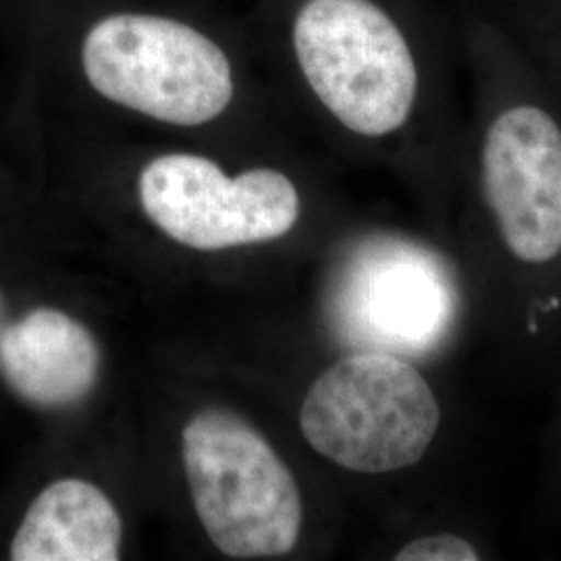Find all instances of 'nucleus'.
Segmentation results:
<instances>
[{"label": "nucleus", "mask_w": 561, "mask_h": 561, "mask_svg": "<svg viewBox=\"0 0 561 561\" xmlns=\"http://www.w3.org/2000/svg\"><path fill=\"white\" fill-rule=\"evenodd\" d=\"M144 215L171 240L194 250H227L279 240L300 221L301 192L279 167L231 173L208 154L159 152L136 173Z\"/></svg>", "instance_id": "6"}, {"label": "nucleus", "mask_w": 561, "mask_h": 561, "mask_svg": "<svg viewBox=\"0 0 561 561\" xmlns=\"http://www.w3.org/2000/svg\"><path fill=\"white\" fill-rule=\"evenodd\" d=\"M443 426L442 401L421 370L396 354L358 352L310 385L300 410L308 445L362 474L416 466Z\"/></svg>", "instance_id": "4"}, {"label": "nucleus", "mask_w": 561, "mask_h": 561, "mask_svg": "<svg viewBox=\"0 0 561 561\" xmlns=\"http://www.w3.org/2000/svg\"><path fill=\"white\" fill-rule=\"evenodd\" d=\"M183 463L196 514L221 553L256 560L296 547L304 520L298 482L252 424L227 410L192 416Z\"/></svg>", "instance_id": "5"}, {"label": "nucleus", "mask_w": 561, "mask_h": 561, "mask_svg": "<svg viewBox=\"0 0 561 561\" xmlns=\"http://www.w3.org/2000/svg\"><path fill=\"white\" fill-rule=\"evenodd\" d=\"M23 55L92 99L173 129H206L262 69L241 15L204 0L25 2Z\"/></svg>", "instance_id": "2"}, {"label": "nucleus", "mask_w": 561, "mask_h": 561, "mask_svg": "<svg viewBox=\"0 0 561 561\" xmlns=\"http://www.w3.org/2000/svg\"><path fill=\"white\" fill-rule=\"evenodd\" d=\"M398 561H477L481 549L456 533H435L412 539L396 553Z\"/></svg>", "instance_id": "11"}, {"label": "nucleus", "mask_w": 561, "mask_h": 561, "mask_svg": "<svg viewBox=\"0 0 561 561\" xmlns=\"http://www.w3.org/2000/svg\"><path fill=\"white\" fill-rule=\"evenodd\" d=\"M241 20L262 69L341 136L449 178L454 46L428 0H252Z\"/></svg>", "instance_id": "1"}, {"label": "nucleus", "mask_w": 561, "mask_h": 561, "mask_svg": "<svg viewBox=\"0 0 561 561\" xmlns=\"http://www.w3.org/2000/svg\"><path fill=\"white\" fill-rule=\"evenodd\" d=\"M25 2H30V4H34V2H42V0H25Z\"/></svg>", "instance_id": "13"}, {"label": "nucleus", "mask_w": 561, "mask_h": 561, "mask_svg": "<svg viewBox=\"0 0 561 561\" xmlns=\"http://www.w3.org/2000/svg\"><path fill=\"white\" fill-rule=\"evenodd\" d=\"M123 524L101 489L80 479L48 484L11 542L13 561L119 560Z\"/></svg>", "instance_id": "9"}, {"label": "nucleus", "mask_w": 561, "mask_h": 561, "mask_svg": "<svg viewBox=\"0 0 561 561\" xmlns=\"http://www.w3.org/2000/svg\"><path fill=\"white\" fill-rule=\"evenodd\" d=\"M327 312L343 343L410 358L433 352L449 335L458 291L435 252L379 236L358 243L341 262Z\"/></svg>", "instance_id": "7"}, {"label": "nucleus", "mask_w": 561, "mask_h": 561, "mask_svg": "<svg viewBox=\"0 0 561 561\" xmlns=\"http://www.w3.org/2000/svg\"><path fill=\"white\" fill-rule=\"evenodd\" d=\"M2 317H4V300L0 296V335H2Z\"/></svg>", "instance_id": "12"}, {"label": "nucleus", "mask_w": 561, "mask_h": 561, "mask_svg": "<svg viewBox=\"0 0 561 561\" xmlns=\"http://www.w3.org/2000/svg\"><path fill=\"white\" fill-rule=\"evenodd\" d=\"M491 15L561 96V0H497Z\"/></svg>", "instance_id": "10"}, {"label": "nucleus", "mask_w": 561, "mask_h": 561, "mask_svg": "<svg viewBox=\"0 0 561 561\" xmlns=\"http://www.w3.org/2000/svg\"><path fill=\"white\" fill-rule=\"evenodd\" d=\"M101 352L81 322L38 308L0 335V370L11 391L42 410L80 403L96 385Z\"/></svg>", "instance_id": "8"}, {"label": "nucleus", "mask_w": 561, "mask_h": 561, "mask_svg": "<svg viewBox=\"0 0 561 561\" xmlns=\"http://www.w3.org/2000/svg\"><path fill=\"white\" fill-rule=\"evenodd\" d=\"M474 94L463 167L505 254L524 268L561 261V96L491 13L463 21Z\"/></svg>", "instance_id": "3"}]
</instances>
